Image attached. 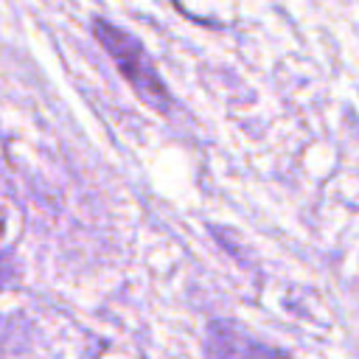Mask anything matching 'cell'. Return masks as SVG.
Here are the masks:
<instances>
[{"instance_id":"6da1fadb","label":"cell","mask_w":359,"mask_h":359,"mask_svg":"<svg viewBox=\"0 0 359 359\" xmlns=\"http://www.w3.org/2000/svg\"><path fill=\"white\" fill-rule=\"evenodd\" d=\"M93 31H95V39L101 42V48H104V50L112 56V62L118 65L121 76H123V79L132 84V90L140 95V101L149 104L151 109L168 115V109H171L168 90H165L163 79L157 76V70H154L149 53L143 50V45H140L132 34H126L123 28H118V25H112V22H107V20H95Z\"/></svg>"},{"instance_id":"7a4b0ae2","label":"cell","mask_w":359,"mask_h":359,"mask_svg":"<svg viewBox=\"0 0 359 359\" xmlns=\"http://www.w3.org/2000/svg\"><path fill=\"white\" fill-rule=\"evenodd\" d=\"M11 275H14V266H11V261L6 258V255H0V289L11 280Z\"/></svg>"}]
</instances>
